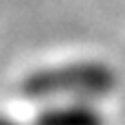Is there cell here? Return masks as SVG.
Returning <instances> with one entry per match:
<instances>
[{
	"label": "cell",
	"instance_id": "7a4b0ae2",
	"mask_svg": "<svg viewBox=\"0 0 125 125\" xmlns=\"http://www.w3.org/2000/svg\"><path fill=\"white\" fill-rule=\"evenodd\" d=\"M33 125H105L103 114L90 103H62L40 112Z\"/></svg>",
	"mask_w": 125,
	"mask_h": 125
},
{
	"label": "cell",
	"instance_id": "6da1fadb",
	"mask_svg": "<svg viewBox=\"0 0 125 125\" xmlns=\"http://www.w3.org/2000/svg\"><path fill=\"white\" fill-rule=\"evenodd\" d=\"M116 88V73L99 59H81L46 66L29 73L20 92L26 99H68L70 103H88L108 97Z\"/></svg>",
	"mask_w": 125,
	"mask_h": 125
}]
</instances>
